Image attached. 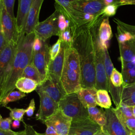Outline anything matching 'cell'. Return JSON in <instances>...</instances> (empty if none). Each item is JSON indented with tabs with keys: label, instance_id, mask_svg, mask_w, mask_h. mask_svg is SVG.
I'll return each mask as SVG.
<instances>
[{
	"label": "cell",
	"instance_id": "cell-1",
	"mask_svg": "<svg viewBox=\"0 0 135 135\" xmlns=\"http://www.w3.org/2000/svg\"><path fill=\"white\" fill-rule=\"evenodd\" d=\"M70 28L73 36L72 44L78 53L80 62L81 88H95V53L90 23Z\"/></svg>",
	"mask_w": 135,
	"mask_h": 135
},
{
	"label": "cell",
	"instance_id": "cell-2",
	"mask_svg": "<svg viewBox=\"0 0 135 135\" xmlns=\"http://www.w3.org/2000/svg\"><path fill=\"white\" fill-rule=\"evenodd\" d=\"M35 37L34 32L27 34L23 31L20 33L12 70L0 90V101L16 88L17 80L22 76L24 69L30 63Z\"/></svg>",
	"mask_w": 135,
	"mask_h": 135
},
{
	"label": "cell",
	"instance_id": "cell-3",
	"mask_svg": "<svg viewBox=\"0 0 135 135\" xmlns=\"http://www.w3.org/2000/svg\"><path fill=\"white\" fill-rule=\"evenodd\" d=\"M64 43L65 56L61 82L66 93L69 94L76 93L81 88V66L78 53L72 44Z\"/></svg>",
	"mask_w": 135,
	"mask_h": 135
},
{
	"label": "cell",
	"instance_id": "cell-4",
	"mask_svg": "<svg viewBox=\"0 0 135 135\" xmlns=\"http://www.w3.org/2000/svg\"><path fill=\"white\" fill-rule=\"evenodd\" d=\"M104 17L101 16L90 23L94 47V63L95 70V88L97 90H105L109 92L108 79L104 66V51L98 37V28Z\"/></svg>",
	"mask_w": 135,
	"mask_h": 135
},
{
	"label": "cell",
	"instance_id": "cell-5",
	"mask_svg": "<svg viewBox=\"0 0 135 135\" xmlns=\"http://www.w3.org/2000/svg\"><path fill=\"white\" fill-rule=\"evenodd\" d=\"M59 109L72 119L89 118L87 108L78 98L76 93L66 94L58 103Z\"/></svg>",
	"mask_w": 135,
	"mask_h": 135
},
{
	"label": "cell",
	"instance_id": "cell-6",
	"mask_svg": "<svg viewBox=\"0 0 135 135\" xmlns=\"http://www.w3.org/2000/svg\"><path fill=\"white\" fill-rule=\"evenodd\" d=\"M60 14V11L55 9V11L49 17L39 22L34 30L36 37L46 41L52 36H59L61 33L58 26Z\"/></svg>",
	"mask_w": 135,
	"mask_h": 135
},
{
	"label": "cell",
	"instance_id": "cell-7",
	"mask_svg": "<svg viewBox=\"0 0 135 135\" xmlns=\"http://www.w3.org/2000/svg\"><path fill=\"white\" fill-rule=\"evenodd\" d=\"M17 45L7 43L0 52V90L12 70Z\"/></svg>",
	"mask_w": 135,
	"mask_h": 135
},
{
	"label": "cell",
	"instance_id": "cell-8",
	"mask_svg": "<svg viewBox=\"0 0 135 135\" xmlns=\"http://www.w3.org/2000/svg\"><path fill=\"white\" fill-rule=\"evenodd\" d=\"M0 22L7 43L17 44L20 34L17 30L16 20L7 13L2 0H0Z\"/></svg>",
	"mask_w": 135,
	"mask_h": 135
},
{
	"label": "cell",
	"instance_id": "cell-9",
	"mask_svg": "<svg viewBox=\"0 0 135 135\" xmlns=\"http://www.w3.org/2000/svg\"><path fill=\"white\" fill-rule=\"evenodd\" d=\"M50 46L48 40L43 42L41 49L36 52H32L30 63H32L38 70L41 83L45 81L47 76L49 63L50 61Z\"/></svg>",
	"mask_w": 135,
	"mask_h": 135
},
{
	"label": "cell",
	"instance_id": "cell-10",
	"mask_svg": "<svg viewBox=\"0 0 135 135\" xmlns=\"http://www.w3.org/2000/svg\"><path fill=\"white\" fill-rule=\"evenodd\" d=\"M36 90L44 92L57 103L67 94L61 80L51 76H47L45 81L38 85Z\"/></svg>",
	"mask_w": 135,
	"mask_h": 135
},
{
	"label": "cell",
	"instance_id": "cell-11",
	"mask_svg": "<svg viewBox=\"0 0 135 135\" xmlns=\"http://www.w3.org/2000/svg\"><path fill=\"white\" fill-rule=\"evenodd\" d=\"M101 129L90 117L72 119L68 135H94Z\"/></svg>",
	"mask_w": 135,
	"mask_h": 135
},
{
	"label": "cell",
	"instance_id": "cell-12",
	"mask_svg": "<svg viewBox=\"0 0 135 135\" xmlns=\"http://www.w3.org/2000/svg\"><path fill=\"white\" fill-rule=\"evenodd\" d=\"M35 90L40 97V107L36 114L37 120L43 123L59 109V104L44 92Z\"/></svg>",
	"mask_w": 135,
	"mask_h": 135
},
{
	"label": "cell",
	"instance_id": "cell-13",
	"mask_svg": "<svg viewBox=\"0 0 135 135\" xmlns=\"http://www.w3.org/2000/svg\"><path fill=\"white\" fill-rule=\"evenodd\" d=\"M72 5L75 9L95 17L102 15L103 11L106 6L104 0H74Z\"/></svg>",
	"mask_w": 135,
	"mask_h": 135
},
{
	"label": "cell",
	"instance_id": "cell-14",
	"mask_svg": "<svg viewBox=\"0 0 135 135\" xmlns=\"http://www.w3.org/2000/svg\"><path fill=\"white\" fill-rule=\"evenodd\" d=\"M72 119L59 109L54 114L46 119L43 123L51 126L59 135H68Z\"/></svg>",
	"mask_w": 135,
	"mask_h": 135
},
{
	"label": "cell",
	"instance_id": "cell-15",
	"mask_svg": "<svg viewBox=\"0 0 135 135\" xmlns=\"http://www.w3.org/2000/svg\"><path fill=\"white\" fill-rule=\"evenodd\" d=\"M107 122L102 127L109 135H131L120 121L112 108L105 109Z\"/></svg>",
	"mask_w": 135,
	"mask_h": 135
},
{
	"label": "cell",
	"instance_id": "cell-16",
	"mask_svg": "<svg viewBox=\"0 0 135 135\" xmlns=\"http://www.w3.org/2000/svg\"><path fill=\"white\" fill-rule=\"evenodd\" d=\"M43 1L44 0H33L23 30L25 34L34 32V28L39 23V14Z\"/></svg>",
	"mask_w": 135,
	"mask_h": 135
},
{
	"label": "cell",
	"instance_id": "cell-17",
	"mask_svg": "<svg viewBox=\"0 0 135 135\" xmlns=\"http://www.w3.org/2000/svg\"><path fill=\"white\" fill-rule=\"evenodd\" d=\"M74 0H55V8L63 14L70 22V27L76 26V15L78 11L75 9L72 5Z\"/></svg>",
	"mask_w": 135,
	"mask_h": 135
},
{
	"label": "cell",
	"instance_id": "cell-18",
	"mask_svg": "<svg viewBox=\"0 0 135 135\" xmlns=\"http://www.w3.org/2000/svg\"><path fill=\"white\" fill-rule=\"evenodd\" d=\"M65 56V45L62 42L61 50L53 60H51L49 63L47 76H51L61 80V77L63 69Z\"/></svg>",
	"mask_w": 135,
	"mask_h": 135
},
{
	"label": "cell",
	"instance_id": "cell-19",
	"mask_svg": "<svg viewBox=\"0 0 135 135\" xmlns=\"http://www.w3.org/2000/svg\"><path fill=\"white\" fill-rule=\"evenodd\" d=\"M33 0H18V7L16 17V25L18 33L23 31L27 17Z\"/></svg>",
	"mask_w": 135,
	"mask_h": 135
},
{
	"label": "cell",
	"instance_id": "cell-20",
	"mask_svg": "<svg viewBox=\"0 0 135 135\" xmlns=\"http://www.w3.org/2000/svg\"><path fill=\"white\" fill-rule=\"evenodd\" d=\"M112 35L109 17H104L98 28L99 40L103 49L108 48L109 45V42Z\"/></svg>",
	"mask_w": 135,
	"mask_h": 135
},
{
	"label": "cell",
	"instance_id": "cell-21",
	"mask_svg": "<svg viewBox=\"0 0 135 135\" xmlns=\"http://www.w3.org/2000/svg\"><path fill=\"white\" fill-rule=\"evenodd\" d=\"M97 90L95 88H81L76 92L79 99L85 108H88L97 105L96 103Z\"/></svg>",
	"mask_w": 135,
	"mask_h": 135
},
{
	"label": "cell",
	"instance_id": "cell-22",
	"mask_svg": "<svg viewBox=\"0 0 135 135\" xmlns=\"http://www.w3.org/2000/svg\"><path fill=\"white\" fill-rule=\"evenodd\" d=\"M121 102L130 107L135 105V82L124 84L122 87Z\"/></svg>",
	"mask_w": 135,
	"mask_h": 135
},
{
	"label": "cell",
	"instance_id": "cell-23",
	"mask_svg": "<svg viewBox=\"0 0 135 135\" xmlns=\"http://www.w3.org/2000/svg\"><path fill=\"white\" fill-rule=\"evenodd\" d=\"M38 85L36 82L31 79L21 77L17 80L15 83V87L23 93H29L35 90Z\"/></svg>",
	"mask_w": 135,
	"mask_h": 135
},
{
	"label": "cell",
	"instance_id": "cell-24",
	"mask_svg": "<svg viewBox=\"0 0 135 135\" xmlns=\"http://www.w3.org/2000/svg\"><path fill=\"white\" fill-rule=\"evenodd\" d=\"M90 118L99 124L101 128L106 123L107 118L105 110L103 109L98 108L97 107H89L87 108Z\"/></svg>",
	"mask_w": 135,
	"mask_h": 135
},
{
	"label": "cell",
	"instance_id": "cell-25",
	"mask_svg": "<svg viewBox=\"0 0 135 135\" xmlns=\"http://www.w3.org/2000/svg\"><path fill=\"white\" fill-rule=\"evenodd\" d=\"M97 104L102 108L110 109L111 107V101L108 91L105 90H98L96 97Z\"/></svg>",
	"mask_w": 135,
	"mask_h": 135
},
{
	"label": "cell",
	"instance_id": "cell-26",
	"mask_svg": "<svg viewBox=\"0 0 135 135\" xmlns=\"http://www.w3.org/2000/svg\"><path fill=\"white\" fill-rule=\"evenodd\" d=\"M21 77H25L31 79L36 82L38 85L41 83V79L38 70L31 63L25 67Z\"/></svg>",
	"mask_w": 135,
	"mask_h": 135
},
{
	"label": "cell",
	"instance_id": "cell-27",
	"mask_svg": "<svg viewBox=\"0 0 135 135\" xmlns=\"http://www.w3.org/2000/svg\"><path fill=\"white\" fill-rule=\"evenodd\" d=\"M114 113L118 119L123 124L130 134L131 135H134L135 133V118L134 117H126L119 113Z\"/></svg>",
	"mask_w": 135,
	"mask_h": 135
},
{
	"label": "cell",
	"instance_id": "cell-28",
	"mask_svg": "<svg viewBox=\"0 0 135 135\" xmlns=\"http://www.w3.org/2000/svg\"><path fill=\"white\" fill-rule=\"evenodd\" d=\"M26 94L20 91H14L9 93L4 99L0 101V106L6 107L9 103L18 100L24 97Z\"/></svg>",
	"mask_w": 135,
	"mask_h": 135
},
{
	"label": "cell",
	"instance_id": "cell-29",
	"mask_svg": "<svg viewBox=\"0 0 135 135\" xmlns=\"http://www.w3.org/2000/svg\"><path fill=\"white\" fill-rule=\"evenodd\" d=\"M114 112L119 113L122 115L126 117H133L132 113V107L129 106L122 102L118 107L115 108H111Z\"/></svg>",
	"mask_w": 135,
	"mask_h": 135
},
{
	"label": "cell",
	"instance_id": "cell-30",
	"mask_svg": "<svg viewBox=\"0 0 135 135\" xmlns=\"http://www.w3.org/2000/svg\"><path fill=\"white\" fill-rule=\"evenodd\" d=\"M117 33L116 34V37L118 42V43H123L129 41L132 39L134 36H133L130 33L123 30L120 26L117 25Z\"/></svg>",
	"mask_w": 135,
	"mask_h": 135
},
{
	"label": "cell",
	"instance_id": "cell-31",
	"mask_svg": "<svg viewBox=\"0 0 135 135\" xmlns=\"http://www.w3.org/2000/svg\"><path fill=\"white\" fill-rule=\"evenodd\" d=\"M9 111V116L12 120H17L20 121L24 122L23 117L25 114L26 110L23 108H11L9 107H5Z\"/></svg>",
	"mask_w": 135,
	"mask_h": 135
},
{
	"label": "cell",
	"instance_id": "cell-32",
	"mask_svg": "<svg viewBox=\"0 0 135 135\" xmlns=\"http://www.w3.org/2000/svg\"><path fill=\"white\" fill-rule=\"evenodd\" d=\"M120 6H121L120 4H117L105 6L102 12V16L103 17H110L114 16L115 14L118 7Z\"/></svg>",
	"mask_w": 135,
	"mask_h": 135
},
{
	"label": "cell",
	"instance_id": "cell-33",
	"mask_svg": "<svg viewBox=\"0 0 135 135\" xmlns=\"http://www.w3.org/2000/svg\"><path fill=\"white\" fill-rule=\"evenodd\" d=\"M62 42L67 44H72L73 42V36L70 27L67 28L64 31L61 32L59 36Z\"/></svg>",
	"mask_w": 135,
	"mask_h": 135
},
{
	"label": "cell",
	"instance_id": "cell-34",
	"mask_svg": "<svg viewBox=\"0 0 135 135\" xmlns=\"http://www.w3.org/2000/svg\"><path fill=\"white\" fill-rule=\"evenodd\" d=\"M61 43L62 41L60 38H59L56 43H54L51 47H50V55L51 60H53L59 53L61 50Z\"/></svg>",
	"mask_w": 135,
	"mask_h": 135
},
{
	"label": "cell",
	"instance_id": "cell-35",
	"mask_svg": "<svg viewBox=\"0 0 135 135\" xmlns=\"http://www.w3.org/2000/svg\"><path fill=\"white\" fill-rule=\"evenodd\" d=\"M23 122L24 124V129L20 132H16L17 135H41L36 132L32 126L26 124L24 122Z\"/></svg>",
	"mask_w": 135,
	"mask_h": 135
},
{
	"label": "cell",
	"instance_id": "cell-36",
	"mask_svg": "<svg viewBox=\"0 0 135 135\" xmlns=\"http://www.w3.org/2000/svg\"><path fill=\"white\" fill-rule=\"evenodd\" d=\"M2 1L7 13L14 20H16V17L14 14V5L15 0H2Z\"/></svg>",
	"mask_w": 135,
	"mask_h": 135
},
{
	"label": "cell",
	"instance_id": "cell-37",
	"mask_svg": "<svg viewBox=\"0 0 135 135\" xmlns=\"http://www.w3.org/2000/svg\"><path fill=\"white\" fill-rule=\"evenodd\" d=\"M12 119L11 118L2 119L0 120V129L4 131H11V124Z\"/></svg>",
	"mask_w": 135,
	"mask_h": 135
},
{
	"label": "cell",
	"instance_id": "cell-38",
	"mask_svg": "<svg viewBox=\"0 0 135 135\" xmlns=\"http://www.w3.org/2000/svg\"><path fill=\"white\" fill-rule=\"evenodd\" d=\"M65 20L66 18L64 16V15L60 13L58 19V26L61 32L64 31L67 28Z\"/></svg>",
	"mask_w": 135,
	"mask_h": 135
},
{
	"label": "cell",
	"instance_id": "cell-39",
	"mask_svg": "<svg viewBox=\"0 0 135 135\" xmlns=\"http://www.w3.org/2000/svg\"><path fill=\"white\" fill-rule=\"evenodd\" d=\"M35 109V103L34 99H32L30 101V102L28 104V107L25 109L26 112L25 114L28 117H32L34 112Z\"/></svg>",
	"mask_w": 135,
	"mask_h": 135
},
{
	"label": "cell",
	"instance_id": "cell-40",
	"mask_svg": "<svg viewBox=\"0 0 135 135\" xmlns=\"http://www.w3.org/2000/svg\"><path fill=\"white\" fill-rule=\"evenodd\" d=\"M43 41L38 37H35L33 44V51L32 52H36L39 51L43 46Z\"/></svg>",
	"mask_w": 135,
	"mask_h": 135
},
{
	"label": "cell",
	"instance_id": "cell-41",
	"mask_svg": "<svg viewBox=\"0 0 135 135\" xmlns=\"http://www.w3.org/2000/svg\"><path fill=\"white\" fill-rule=\"evenodd\" d=\"M7 42L5 38L4 34L2 31L1 22H0V52L5 47L7 44Z\"/></svg>",
	"mask_w": 135,
	"mask_h": 135
},
{
	"label": "cell",
	"instance_id": "cell-42",
	"mask_svg": "<svg viewBox=\"0 0 135 135\" xmlns=\"http://www.w3.org/2000/svg\"><path fill=\"white\" fill-rule=\"evenodd\" d=\"M41 135H59L54 128L50 125L46 126V129L44 133H41Z\"/></svg>",
	"mask_w": 135,
	"mask_h": 135
},
{
	"label": "cell",
	"instance_id": "cell-43",
	"mask_svg": "<svg viewBox=\"0 0 135 135\" xmlns=\"http://www.w3.org/2000/svg\"><path fill=\"white\" fill-rule=\"evenodd\" d=\"M120 4L121 6L126 5H135V0H120Z\"/></svg>",
	"mask_w": 135,
	"mask_h": 135
},
{
	"label": "cell",
	"instance_id": "cell-44",
	"mask_svg": "<svg viewBox=\"0 0 135 135\" xmlns=\"http://www.w3.org/2000/svg\"><path fill=\"white\" fill-rule=\"evenodd\" d=\"M120 0H104V2L105 5L107 6L111 4H120Z\"/></svg>",
	"mask_w": 135,
	"mask_h": 135
},
{
	"label": "cell",
	"instance_id": "cell-45",
	"mask_svg": "<svg viewBox=\"0 0 135 135\" xmlns=\"http://www.w3.org/2000/svg\"><path fill=\"white\" fill-rule=\"evenodd\" d=\"M16 132H14L12 130L11 131H4L0 129V135H13Z\"/></svg>",
	"mask_w": 135,
	"mask_h": 135
},
{
	"label": "cell",
	"instance_id": "cell-46",
	"mask_svg": "<svg viewBox=\"0 0 135 135\" xmlns=\"http://www.w3.org/2000/svg\"><path fill=\"white\" fill-rule=\"evenodd\" d=\"M20 126V121L17 120H14L12 122V127L14 129H17Z\"/></svg>",
	"mask_w": 135,
	"mask_h": 135
},
{
	"label": "cell",
	"instance_id": "cell-47",
	"mask_svg": "<svg viewBox=\"0 0 135 135\" xmlns=\"http://www.w3.org/2000/svg\"><path fill=\"white\" fill-rule=\"evenodd\" d=\"M94 135H109L108 133L104 130H103L102 128L101 129L98 131L97 133H95Z\"/></svg>",
	"mask_w": 135,
	"mask_h": 135
},
{
	"label": "cell",
	"instance_id": "cell-48",
	"mask_svg": "<svg viewBox=\"0 0 135 135\" xmlns=\"http://www.w3.org/2000/svg\"><path fill=\"white\" fill-rule=\"evenodd\" d=\"M132 113L133 117L135 118V105L132 107Z\"/></svg>",
	"mask_w": 135,
	"mask_h": 135
},
{
	"label": "cell",
	"instance_id": "cell-49",
	"mask_svg": "<svg viewBox=\"0 0 135 135\" xmlns=\"http://www.w3.org/2000/svg\"><path fill=\"white\" fill-rule=\"evenodd\" d=\"M2 119V116H1V115L0 114V120H1Z\"/></svg>",
	"mask_w": 135,
	"mask_h": 135
},
{
	"label": "cell",
	"instance_id": "cell-50",
	"mask_svg": "<svg viewBox=\"0 0 135 135\" xmlns=\"http://www.w3.org/2000/svg\"><path fill=\"white\" fill-rule=\"evenodd\" d=\"M13 135H17V132H16V133H15L14 134H13Z\"/></svg>",
	"mask_w": 135,
	"mask_h": 135
},
{
	"label": "cell",
	"instance_id": "cell-51",
	"mask_svg": "<svg viewBox=\"0 0 135 135\" xmlns=\"http://www.w3.org/2000/svg\"><path fill=\"white\" fill-rule=\"evenodd\" d=\"M134 135H135V133H134Z\"/></svg>",
	"mask_w": 135,
	"mask_h": 135
}]
</instances>
